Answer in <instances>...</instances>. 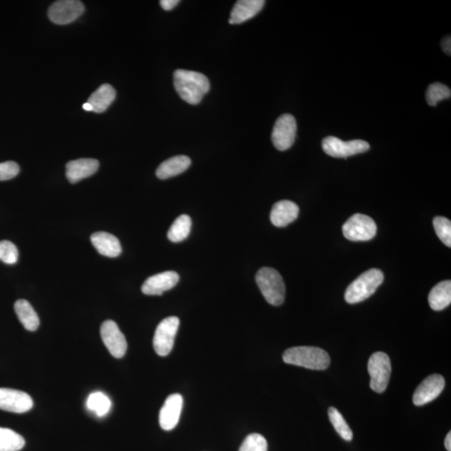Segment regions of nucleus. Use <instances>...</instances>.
Masks as SVG:
<instances>
[{"label":"nucleus","mask_w":451,"mask_h":451,"mask_svg":"<svg viewBox=\"0 0 451 451\" xmlns=\"http://www.w3.org/2000/svg\"><path fill=\"white\" fill-rule=\"evenodd\" d=\"M14 311L25 329L32 332L38 329L40 326V318L28 301L19 299L15 302Z\"/></svg>","instance_id":"22"},{"label":"nucleus","mask_w":451,"mask_h":451,"mask_svg":"<svg viewBox=\"0 0 451 451\" xmlns=\"http://www.w3.org/2000/svg\"><path fill=\"white\" fill-rule=\"evenodd\" d=\"M384 281L383 272L376 268L364 272L346 289L345 301L351 305L363 302L375 294Z\"/></svg>","instance_id":"3"},{"label":"nucleus","mask_w":451,"mask_h":451,"mask_svg":"<svg viewBox=\"0 0 451 451\" xmlns=\"http://www.w3.org/2000/svg\"><path fill=\"white\" fill-rule=\"evenodd\" d=\"M446 386L444 377L434 374L427 377L419 384L413 395V403L416 406H422L433 402L441 394Z\"/></svg>","instance_id":"13"},{"label":"nucleus","mask_w":451,"mask_h":451,"mask_svg":"<svg viewBox=\"0 0 451 451\" xmlns=\"http://www.w3.org/2000/svg\"><path fill=\"white\" fill-rule=\"evenodd\" d=\"M329 417L338 434L345 439V441H351L353 439V431L340 412L336 408L330 407L329 410Z\"/></svg>","instance_id":"27"},{"label":"nucleus","mask_w":451,"mask_h":451,"mask_svg":"<svg viewBox=\"0 0 451 451\" xmlns=\"http://www.w3.org/2000/svg\"><path fill=\"white\" fill-rule=\"evenodd\" d=\"M190 228H192V219L188 215L184 214L174 221L167 233V238L173 243H180L188 238Z\"/></svg>","instance_id":"24"},{"label":"nucleus","mask_w":451,"mask_h":451,"mask_svg":"<svg viewBox=\"0 0 451 451\" xmlns=\"http://www.w3.org/2000/svg\"><path fill=\"white\" fill-rule=\"evenodd\" d=\"M296 132V120L290 114L283 115L276 120L272 142L278 151H286L294 145Z\"/></svg>","instance_id":"9"},{"label":"nucleus","mask_w":451,"mask_h":451,"mask_svg":"<svg viewBox=\"0 0 451 451\" xmlns=\"http://www.w3.org/2000/svg\"><path fill=\"white\" fill-rule=\"evenodd\" d=\"M100 336L113 357L120 359L126 355L127 342L116 322L107 320L101 324Z\"/></svg>","instance_id":"10"},{"label":"nucleus","mask_w":451,"mask_h":451,"mask_svg":"<svg viewBox=\"0 0 451 451\" xmlns=\"http://www.w3.org/2000/svg\"><path fill=\"white\" fill-rule=\"evenodd\" d=\"M428 300L430 308L434 311H441L447 308L451 302L450 280H446L435 285L431 289Z\"/></svg>","instance_id":"21"},{"label":"nucleus","mask_w":451,"mask_h":451,"mask_svg":"<svg viewBox=\"0 0 451 451\" xmlns=\"http://www.w3.org/2000/svg\"><path fill=\"white\" fill-rule=\"evenodd\" d=\"M84 6L77 0H61L50 7V21L57 25H68L76 21L84 13Z\"/></svg>","instance_id":"11"},{"label":"nucleus","mask_w":451,"mask_h":451,"mask_svg":"<svg viewBox=\"0 0 451 451\" xmlns=\"http://www.w3.org/2000/svg\"><path fill=\"white\" fill-rule=\"evenodd\" d=\"M239 451H267V442L262 434H251L244 439Z\"/></svg>","instance_id":"30"},{"label":"nucleus","mask_w":451,"mask_h":451,"mask_svg":"<svg viewBox=\"0 0 451 451\" xmlns=\"http://www.w3.org/2000/svg\"><path fill=\"white\" fill-rule=\"evenodd\" d=\"M256 282L268 303L274 306L283 305L286 289L282 276L277 270L272 267H262L256 275Z\"/></svg>","instance_id":"4"},{"label":"nucleus","mask_w":451,"mask_h":451,"mask_svg":"<svg viewBox=\"0 0 451 451\" xmlns=\"http://www.w3.org/2000/svg\"><path fill=\"white\" fill-rule=\"evenodd\" d=\"M179 275L174 271H166L151 276L143 283L142 291L146 295H162L166 291L172 289L179 282Z\"/></svg>","instance_id":"14"},{"label":"nucleus","mask_w":451,"mask_h":451,"mask_svg":"<svg viewBox=\"0 0 451 451\" xmlns=\"http://www.w3.org/2000/svg\"><path fill=\"white\" fill-rule=\"evenodd\" d=\"M377 227L371 217L357 213L343 226L344 236L353 242H365L375 238Z\"/></svg>","instance_id":"6"},{"label":"nucleus","mask_w":451,"mask_h":451,"mask_svg":"<svg viewBox=\"0 0 451 451\" xmlns=\"http://www.w3.org/2000/svg\"><path fill=\"white\" fill-rule=\"evenodd\" d=\"M91 240L93 246L101 255L108 258H116L122 254V248L119 239L111 233L96 232L91 236Z\"/></svg>","instance_id":"19"},{"label":"nucleus","mask_w":451,"mask_h":451,"mask_svg":"<svg viewBox=\"0 0 451 451\" xmlns=\"http://www.w3.org/2000/svg\"><path fill=\"white\" fill-rule=\"evenodd\" d=\"M179 3L178 0H162L160 5L163 10L166 11L172 10Z\"/></svg>","instance_id":"33"},{"label":"nucleus","mask_w":451,"mask_h":451,"mask_svg":"<svg viewBox=\"0 0 451 451\" xmlns=\"http://www.w3.org/2000/svg\"><path fill=\"white\" fill-rule=\"evenodd\" d=\"M33 406V399L27 393L0 388V410L22 414L32 409Z\"/></svg>","instance_id":"12"},{"label":"nucleus","mask_w":451,"mask_h":451,"mask_svg":"<svg viewBox=\"0 0 451 451\" xmlns=\"http://www.w3.org/2000/svg\"><path fill=\"white\" fill-rule=\"evenodd\" d=\"M99 162L96 159L83 158L66 164V177L72 184L94 175L99 169Z\"/></svg>","instance_id":"16"},{"label":"nucleus","mask_w":451,"mask_h":451,"mask_svg":"<svg viewBox=\"0 0 451 451\" xmlns=\"http://www.w3.org/2000/svg\"><path fill=\"white\" fill-rule=\"evenodd\" d=\"M192 164V161L186 155H176L162 162L157 170V177L162 180L178 176L186 172Z\"/></svg>","instance_id":"20"},{"label":"nucleus","mask_w":451,"mask_h":451,"mask_svg":"<svg viewBox=\"0 0 451 451\" xmlns=\"http://www.w3.org/2000/svg\"><path fill=\"white\" fill-rule=\"evenodd\" d=\"M298 214L299 208L296 204L289 200H283L274 205L270 220L275 227L285 228L296 220Z\"/></svg>","instance_id":"17"},{"label":"nucleus","mask_w":451,"mask_h":451,"mask_svg":"<svg viewBox=\"0 0 451 451\" xmlns=\"http://www.w3.org/2000/svg\"><path fill=\"white\" fill-rule=\"evenodd\" d=\"M180 320L177 317L164 318L155 329L153 346L159 356L168 355L173 351L175 338L178 331Z\"/></svg>","instance_id":"7"},{"label":"nucleus","mask_w":451,"mask_h":451,"mask_svg":"<svg viewBox=\"0 0 451 451\" xmlns=\"http://www.w3.org/2000/svg\"><path fill=\"white\" fill-rule=\"evenodd\" d=\"M83 109L85 111H93V108L91 107V104L88 102L83 104Z\"/></svg>","instance_id":"36"},{"label":"nucleus","mask_w":451,"mask_h":451,"mask_svg":"<svg viewBox=\"0 0 451 451\" xmlns=\"http://www.w3.org/2000/svg\"><path fill=\"white\" fill-rule=\"evenodd\" d=\"M264 3L263 0H239L233 7L229 24H242L254 18L262 10Z\"/></svg>","instance_id":"18"},{"label":"nucleus","mask_w":451,"mask_h":451,"mask_svg":"<svg viewBox=\"0 0 451 451\" xmlns=\"http://www.w3.org/2000/svg\"><path fill=\"white\" fill-rule=\"evenodd\" d=\"M19 166L16 162H6L0 163V181H8L16 177Z\"/></svg>","instance_id":"32"},{"label":"nucleus","mask_w":451,"mask_h":451,"mask_svg":"<svg viewBox=\"0 0 451 451\" xmlns=\"http://www.w3.org/2000/svg\"><path fill=\"white\" fill-rule=\"evenodd\" d=\"M87 404L88 409L95 412L99 417L106 415L110 411L111 406L110 399L101 392H95L89 395Z\"/></svg>","instance_id":"26"},{"label":"nucleus","mask_w":451,"mask_h":451,"mask_svg":"<svg viewBox=\"0 0 451 451\" xmlns=\"http://www.w3.org/2000/svg\"><path fill=\"white\" fill-rule=\"evenodd\" d=\"M25 445V439L14 430L0 427V451H19Z\"/></svg>","instance_id":"25"},{"label":"nucleus","mask_w":451,"mask_h":451,"mask_svg":"<svg viewBox=\"0 0 451 451\" xmlns=\"http://www.w3.org/2000/svg\"><path fill=\"white\" fill-rule=\"evenodd\" d=\"M451 96L450 89L441 83L430 85L426 91V101L430 107H435L439 101L449 99Z\"/></svg>","instance_id":"28"},{"label":"nucleus","mask_w":451,"mask_h":451,"mask_svg":"<svg viewBox=\"0 0 451 451\" xmlns=\"http://www.w3.org/2000/svg\"><path fill=\"white\" fill-rule=\"evenodd\" d=\"M445 446L447 450L451 451V433L450 432H449L446 435L445 439Z\"/></svg>","instance_id":"35"},{"label":"nucleus","mask_w":451,"mask_h":451,"mask_svg":"<svg viewBox=\"0 0 451 451\" xmlns=\"http://www.w3.org/2000/svg\"><path fill=\"white\" fill-rule=\"evenodd\" d=\"M283 360L286 364L314 371H324L330 364L328 353L324 349L311 346H299L287 349L283 353Z\"/></svg>","instance_id":"2"},{"label":"nucleus","mask_w":451,"mask_h":451,"mask_svg":"<svg viewBox=\"0 0 451 451\" xmlns=\"http://www.w3.org/2000/svg\"><path fill=\"white\" fill-rule=\"evenodd\" d=\"M174 87L177 94L186 102L197 104L209 91L210 82L204 74L177 69L174 72Z\"/></svg>","instance_id":"1"},{"label":"nucleus","mask_w":451,"mask_h":451,"mask_svg":"<svg viewBox=\"0 0 451 451\" xmlns=\"http://www.w3.org/2000/svg\"><path fill=\"white\" fill-rule=\"evenodd\" d=\"M442 48L444 52L448 56L451 54V38L450 36L446 37L442 41Z\"/></svg>","instance_id":"34"},{"label":"nucleus","mask_w":451,"mask_h":451,"mask_svg":"<svg viewBox=\"0 0 451 451\" xmlns=\"http://www.w3.org/2000/svg\"><path fill=\"white\" fill-rule=\"evenodd\" d=\"M116 96L115 89L111 85L104 84L89 96L88 103L91 104L93 111L102 113L111 106Z\"/></svg>","instance_id":"23"},{"label":"nucleus","mask_w":451,"mask_h":451,"mask_svg":"<svg viewBox=\"0 0 451 451\" xmlns=\"http://www.w3.org/2000/svg\"><path fill=\"white\" fill-rule=\"evenodd\" d=\"M184 406V399L179 394L170 395L166 399L159 415V422L164 430H172L177 426Z\"/></svg>","instance_id":"15"},{"label":"nucleus","mask_w":451,"mask_h":451,"mask_svg":"<svg viewBox=\"0 0 451 451\" xmlns=\"http://www.w3.org/2000/svg\"><path fill=\"white\" fill-rule=\"evenodd\" d=\"M322 146L326 154L336 158H347L351 155L366 153L371 148L369 144L363 140L344 142L334 137L324 139Z\"/></svg>","instance_id":"8"},{"label":"nucleus","mask_w":451,"mask_h":451,"mask_svg":"<svg viewBox=\"0 0 451 451\" xmlns=\"http://www.w3.org/2000/svg\"><path fill=\"white\" fill-rule=\"evenodd\" d=\"M368 371L371 375V388L380 393L386 391L391 375L390 357L386 353L376 352L369 358Z\"/></svg>","instance_id":"5"},{"label":"nucleus","mask_w":451,"mask_h":451,"mask_svg":"<svg viewBox=\"0 0 451 451\" xmlns=\"http://www.w3.org/2000/svg\"><path fill=\"white\" fill-rule=\"evenodd\" d=\"M19 252L16 246L10 241L0 242V260L6 264H14L18 262Z\"/></svg>","instance_id":"31"},{"label":"nucleus","mask_w":451,"mask_h":451,"mask_svg":"<svg viewBox=\"0 0 451 451\" xmlns=\"http://www.w3.org/2000/svg\"><path fill=\"white\" fill-rule=\"evenodd\" d=\"M435 232L439 239L447 247H451V223L448 219L444 217H434L433 221Z\"/></svg>","instance_id":"29"}]
</instances>
